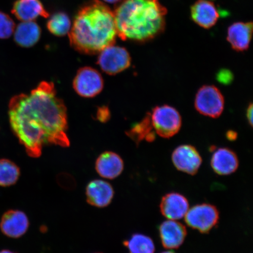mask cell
<instances>
[{"instance_id":"obj_1","label":"cell","mask_w":253,"mask_h":253,"mask_svg":"<svg viewBox=\"0 0 253 253\" xmlns=\"http://www.w3.org/2000/svg\"><path fill=\"white\" fill-rule=\"evenodd\" d=\"M8 115L12 131L31 157H40L45 145H70L67 110L52 82H41L30 93L12 97Z\"/></svg>"},{"instance_id":"obj_2","label":"cell","mask_w":253,"mask_h":253,"mask_svg":"<svg viewBox=\"0 0 253 253\" xmlns=\"http://www.w3.org/2000/svg\"><path fill=\"white\" fill-rule=\"evenodd\" d=\"M117 36L114 12L99 0H91L82 6L69 33L71 46L86 55L96 54L114 45Z\"/></svg>"},{"instance_id":"obj_3","label":"cell","mask_w":253,"mask_h":253,"mask_svg":"<svg viewBox=\"0 0 253 253\" xmlns=\"http://www.w3.org/2000/svg\"><path fill=\"white\" fill-rule=\"evenodd\" d=\"M120 39L149 42L165 31L167 9L159 0H123L113 11Z\"/></svg>"},{"instance_id":"obj_4","label":"cell","mask_w":253,"mask_h":253,"mask_svg":"<svg viewBox=\"0 0 253 253\" xmlns=\"http://www.w3.org/2000/svg\"><path fill=\"white\" fill-rule=\"evenodd\" d=\"M150 116L155 132L161 137L171 138L181 128V116L172 106L166 104L154 107L150 113Z\"/></svg>"},{"instance_id":"obj_5","label":"cell","mask_w":253,"mask_h":253,"mask_svg":"<svg viewBox=\"0 0 253 253\" xmlns=\"http://www.w3.org/2000/svg\"><path fill=\"white\" fill-rule=\"evenodd\" d=\"M195 107L202 115L219 118L224 108V98L217 87L204 85L198 90L195 98Z\"/></svg>"},{"instance_id":"obj_6","label":"cell","mask_w":253,"mask_h":253,"mask_svg":"<svg viewBox=\"0 0 253 253\" xmlns=\"http://www.w3.org/2000/svg\"><path fill=\"white\" fill-rule=\"evenodd\" d=\"M219 220V211L214 205L209 204L194 206L185 216V221L188 226L205 234L216 226Z\"/></svg>"},{"instance_id":"obj_7","label":"cell","mask_w":253,"mask_h":253,"mask_svg":"<svg viewBox=\"0 0 253 253\" xmlns=\"http://www.w3.org/2000/svg\"><path fill=\"white\" fill-rule=\"evenodd\" d=\"M99 53L97 64L107 74H118L131 65L130 55L125 47L115 46L114 44L105 47Z\"/></svg>"},{"instance_id":"obj_8","label":"cell","mask_w":253,"mask_h":253,"mask_svg":"<svg viewBox=\"0 0 253 253\" xmlns=\"http://www.w3.org/2000/svg\"><path fill=\"white\" fill-rule=\"evenodd\" d=\"M73 86L79 96L92 98L102 91L104 81L102 75L96 69L86 66L77 72Z\"/></svg>"},{"instance_id":"obj_9","label":"cell","mask_w":253,"mask_h":253,"mask_svg":"<svg viewBox=\"0 0 253 253\" xmlns=\"http://www.w3.org/2000/svg\"><path fill=\"white\" fill-rule=\"evenodd\" d=\"M171 158L177 169L191 175L197 174L202 165L200 154L191 145H179L173 150Z\"/></svg>"},{"instance_id":"obj_10","label":"cell","mask_w":253,"mask_h":253,"mask_svg":"<svg viewBox=\"0 0 253 253\" xmlns=\"http://www.w3.org/2000/svg\"><path fill=\"white\" fill-rule=\"evenodd\" d=\"M30 226V221L23 211L9 210L3 214L0 229L4 235L17 239L25 235Z\"/></svg>"},{"instance_id":"obj_11","label":"cell","mask_w":253,"mask_h":253,"mask_svg":"<svg viewBox=\"0 0 253 253\" xmlns=\"http://www.w3.org/2000/svg\"><path fill=\"white\" fill-rule=\"evenodd\" d=\"M114 196L115 191L113 186L103 180H93L86 186V200L93 207L99 208L108 207L112 203Z\"/></svg>"},{"instance_id":"obj_12","label":"cell","mask_w":253,"mask_h":253,"mask_svg":"<svg viewBox=\"0 0 253 253\" xmlns=\"http://www.w3.org/2000/svg\"><path fill=\"white\" fill-rule=\"evenodd\" d=\"M193 21L205 29H210L216 25L220 14L216 5L209 0H197L190 9Z\"/></svg>"},{"instance_id":"obj_13","label":"cell","mask_w":253,"mask_h":253,"mask_svg":"<svg viewBox=\"0 0 253 253\" xmlns=\"http://www.w3.org/2000/svg\"><path fill=\"white\" fill-rule=\"evenodd\" d=\"M161 242L164 248L167 249H176L184 242L187 231L181 223L175 220L164 221L159 227Z\"/></svg>"},{"instance_id":"obj_14","label":"cell","mask_w":253,"mask_h":253,"mask_svg":"<svg viewBox=\"0 0 253 253\" xmlns=\"http://www.w3.org/2000/svg\"><path fill=\"white\" fill-rule=\"evenodd\" d=\"M187 199L179 193H169L164 195L160 205V211L164 217L169 220L182 219L189 210Z\"/></svg>"},{"instance_id":"obj_15","label":"cell","mask_w":253,"mask_h":253,"mask_svg":"<svg viewBox=\"0 0 253 253\" xmlns=\"http://www.w3.org/2000/svg\"><path fill=\"white\" fill-rule=\"evenodd\" d=\"M252 33V22H237L227 29V40L236 51L244 52L249 49Z\"/></svg>"},{"instance_id":"obj_16","label":"cell","mask_w":253,"mask_h":253,"mask_svg":"<svg viewBox=\"0 0 253 253\" xmlns=\"http://www.w3.org/2000/svg\"><path fill=\"white\" fill-rule=\"evenodd\" d=\"M124 161L118 154L106 151L97 158L95 169L102 178L114 179L121 175L124 169Z\"/></svg>"},{"instance_id":"obj_17","label":"cell","mask_w":253,"mask_h":253,"mask_svg":"<svg viewBox=\"0 0 253 253\" xmlns=\"http://www.w3.org/2000/svg\"><path fill=\"white\" fill-rule=\"evenodd\" d=\"M215 173L219 175H229L238 169L239 162L237 154L228 148L215 150L211 161Z\"/></svg>"},{"instance_id":"obj_18","label":"cell","mask_w":253,"mask_h":253,"mask_svg":"<svg viewBox=\"0 0 253 253\" xmlns=\"http://www.w3.org/2000/svg\"><path fill=\"white\" fill-rule=\"evenodd\" d=\"M12 13L23 22L34 21L40 17H49L40 0H16L12 6Z\"/></svg>"},{"instance_id":"obj_19","label":"cell","mask_w":253,"mask_h":253,"mask_svg":"<svg viewBox=\"0 0 253 253\" xmlns=\"http://www.w3.org/2000/svg\"><path fill=\"white\" fill-rule=\"evenodd\" d=\"M14 33V41L18 46L31 47L39 42L41 30L36 22H23L16 28Z\"/></svg>"},{"instance_id":"obj_20","label":"cell","mask_w":253,"mask_h":253,"mask_svg":"<svg viewBox=\"0 0 253 253\" xmlns=\"http://www.w3.org/2000/svg\"><path fill=\"white\" fill-rule=\"evenodd\" d=\"M126 134L137 145L142 141H154L156 133L151 125L150 113H147L141 122L135 123Z\"/></svg>"},{"instance_id":"obj_21","label":"cell","mask_w":253,"mask_h":253,"mask_svg":"<svg viewBox=\"0 0 253 253\" xmlns=\"http://www.w3.org/2000/svg\"><path fill=\"white\" fill-rule=\"evenodd\" d=\"M72 26L70 18L64 12H55L47 21V30L56 37H63L69 34Z\"/></svg>"},{"instance_id":"obj_22","label":"cell","mask_w":253,"mask_h":253,"mask_svg":"<svg viewBox=\"0 0 253 253\" xmlns=\"http://www.w3.org/2000/svg\"><path fill=\"white\" fill-rule=\"evenodd\" d=\"M123 244L130 253H154L156 251L153 240L142 234H134Z\"/></svg>"},{"instance_id":"obj_23","label":"cell","mask_w":253,"mask_h":253,"mask_svg":"<svg viewBox=\"0 0 253 253\" xmlns=\"http://www.w3.org/2000/svg\"><path fill=\"white\" fill-rule=\"evenodd\" d=\"M20 168L7 159L0 160V186L7 187L13 185L20 178Z\"/></svg>"},{"instance_id":"obj_24","label":"cell","mask_w":253,"mask_h":253,"mask_svg":"<svg viewBox=\"0 0 253 253\" xmlns=\"http://www.w3.org/2000/svg\"><path fill=\"white\" fill-rule=\"evenodd\" d=\"M15 30V23L9 16L0 11V39H7Z\"/></svg>"},{"instance_id":"obj_25","label":"cell","mask_w":253,"mask_h":253,"mask_svg":"<svg viewBox=\"0 0 253 253\" xmlns=\"http://www.w3.org/2000/svg\"><path fill=\"white\" fill-rule=\"evenodd\" d=\"M233 75L228 70H221L217 74V79L220 83L227 84L233 80Z\"/></svg>"},{"instance_id":"obj_26","label":"cell","mask_w":253,"mask_h":253,"mask_svg":"<svg viewBox=\"0 0 253 253\" xmlns=\"http://www.w3.org/2000/svg\"><path fill=\"white\" fill-rule=\"evenodd\" d=\"M253 104L251 103L249 104L246 111V118L248 119V121L251 126H253Z\"/></svg>"},{"instance_id":"obj_27","label":"cell","mask_w":253,"mask_h":253,"mask_svg":"<svg viewBox=\"0 0 253 253\" xmlns=\"http://www.w3.org/2000/svg\"><path fill=\"white\" fill-rule=\"evenodd\" d=\"M227 137L229 140H235L237 137V134L235 132L230 131L227 134Z\"/></svg>"},{"instance_id":"obj_28","label":"cell","mask_w":253,"mask_h":253,"mask_svg":"<svg viewBox=\"0 0 253 253\" xmlns=\"http://www.w3.org/2000/svg\"><path fill=\"white\" fill-rule=\"evenodd\" d=\"M104 1H105L106 2L111 3V4H112V3H116L118 2L121 0H103Z\"/></svg>"},{"instance_id":"obj_29","label":"cell","mask_w":253,"mask_h":253,"mask_svg":"<svg viewBox=\"0 0 253 253\" xmlns=\"http://www.w3.org/2000/svg\"><path fill=\"white\" fill-rule=\"evenodd\" d=\"M0 253H15L13 252H11L10 251H8V250H4V251H2L0 252Z\"/></svg>"},{"instance_id":"obj_30","label":"cell","mask_w":253,"mask_h":253,"mask_svg":"<svg viewBox=\"0 0 253 253\" xmlns=\"http://www.w3.org/2000/svg\"><path fill=\"white\" fill-rule=\"evenodd\" d=\"M161 253H174L172 251H167V252H162Z\"/></svg>"},{"instance_id":"obj_31","label":"cell","mask_w":253,"mask_h":253,"mask_svg":"<svg viewBox=\"0 0 253 253\" xmlns=\"http://www.w3.org/2000/svg\"></svg>"}]
</instances>
